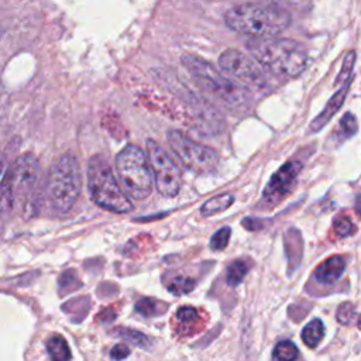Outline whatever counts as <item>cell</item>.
<instances>
[{"label":"cell","instance_id":"6da1fadb","mask_svg":"<svg viewBox=\"0 0 361 361\" xmlns=\"http://www.w3.org/2000/svg\"><path fill=\"white\" fill-rule=\"evenodd\" d=\"M196 85L209 97L233 115H247L253 109L250 91L227 78L206 60L185 54L180 58Z\"/></svg>","mask_w":361,"mask_h":361},{"label":"cell","instance_id":"7a4b0ae2","mask_svg":"<svg viewBox=\"0 0 361 361\" xmlns=\"http://www.w3.org/2000/svg\"><path fill=\"white\" fill-rule=\"evenodd\" d=\"M247 48L267 72L283 80L299 76L307 67V53L302 44L287 38H254Z\"/></svg>","mask_w":361,"mask_h":361},{"label":"cell","instance_id":"3957f363","mask_svg":"<svg viewBox=\"0 0 361 361\" xmlns=\"http://www.w3.org/2000/svg\"><path fill=\"white\" fill-rule=\"evenodd\" d=\"M291 14L271 3H247L230 9L224 14V23L236 33L253 38L275 37L291 25Z\"/></svg>","mask_w":361,"mask_h":361},{"label":"cell","instance_id":"277c9868","mask_svg":"<svg viewBox=\"0 0 361 361\" xmlns=\"http://www.w3.org/2000/svg\"><path fill=\"white\" fill-rule=\"evenodd\" d=\"M82 188L81 165L75 154L67 152L51 165L45 192L51 206L58 213L69 212L78 200Z\"/></svg>","mask_w":361,"mask_h":361},{"label":"cell","instance_id":"5b68a950","mask_svg":"<svg viewBox=\"0 0 361 361\" xmlns=\"http://www.w3.org/2000/svg\"><path fill=\"white\" fill-rule=\"evenodd\" d=\"M88 188L93 202L113 213L133 211V203L120 188L117 179L102 156H93L88 163Z\"/></svg>","mask_w":361,"mask_h":361},{"label":"cell","instance_id":"8992f818","mask_svg":"<svg viewBox=\"0 0 361 361\" xmlns=\"http://www.w3.org/2000/svg\"><path fill=\"white\" fill-rule=\"evenodd\" d=\"M116 171L124 192L137 200L145 199L152 189L148 160L137 145L124 147L116 157Z\"/></svg>","mask_w":361,"mask_h":361},{"label":"cell","instance_id":"52a82bcc","mask_svg":"<svg viewBox=\"0 0 361 361\" xmlns=\"http://www.w3.org/2000/svg\"><path fill=\"white\" fill-rule=\"evenodd\" d=\"M220 69L247 91L266 92L270 82L264 68L239 49H226L219 57Z\"/></svg>","mask_w":361,"mask_h":361},{"label":"cell","instance_id":"ba28073f","mask_svg":"<svg viewBox=\"0 0 361 361\" xmlns=\"http://www.w3.org/2000/svg\"><path fill=\"white\" fill-rule=\"evenodd\" d=\"M167 139L175 156L189 171L195 174H209L216 170L219 154L213 148L196 143L179 130H170Z\"/></svg>","mask_w":361,"mask_h":361},{"label":"cell","instance_id":"9c48e42d","mask_svg":"<svg viewBox=\"0 0 361 361\" xmlns=\"http://www.w3.org/2000/svg\"><path fill=\"white\" fill-rule=\"evenodd\" d=\"M148 160L154 172L157 191L165 198H174L183 187V175L167 154V151L154 140L147 141Z\"/></svg>","mask_w":361,"mask_h":361},{"label":"cell","instance_id":"30bf717a","mask_svg":"<svg viewBox=\"0 0 361 361\" xmlns=\"http://www.w3.org/2000/svg\"><path fill=\"white\" fill-rule=\"evenodd\" d=\"M40 163L32 152L23 154L13 163L8 175L10 178L16 200L29 198L36 191L40 180Z\"/></svg>","mask_w":361,"mask_h":361},{"label":"cell","instance_id":"8fae6325","mask_svg":"<svg viewBox=\"0 0 361 361\" xmlns=\"http://www.w3.org/2000/svg\"><path fill=\"white\" fill-rule=\"evenodd\" d=\"M302 167V163L296 160L283 164L271 176L268 185L266 187L263 192V203H267V206H274L288 196L296 184Z\"/></svg>","mask_w":361,"mask_h":361},{"label":"cell","instance_id":"7c38bea8","mask_svg":"<svg viewBox=\"0 0 361 361\" xmlns=\"http://www.w3.org/2000/svg\"><path fill=\"white\" fill-rule=\"evenodd\" d=\"M349 88H350V82L345 84L336 93H334V95L330 97V100L327 102V105L325 106V109L322 110V113L312 120L311 127H309V128H311L312 133L321 132L326 124H329V121L333 119V116L340 110V108L343 106V103H345V99H346V96H347Z\"/></svg>","mask_w":361,"mask_h":361},{"label":"cell","instance_id":"4fadbf2b","mask_svg":"<svg viewBox=\"0 0 361 361\" xmlns=\"http://www.w3.org/2000/svg\"><path fill=\"white\" fill-rule=\"evenodd\" d=\"M346 270V260L342 255H333L325 260L315 271V278L321 283L336 282Z\"/></svg>","mask_w":361,"mask_h":361},{"label":"cell","instance_id":"5bb4252c","mask_svg":"<svg viewBox=\"0 0 361 361\" xmlns=\"http://www.w3.org/2000/svg\"><path fill=\"white\" fill-rule=\"evenodd\" d=\"M235 202V196L231 195L230 192L213 196L212 199L206 200L203 203V206L200 208V213L203 216H213L219 212H224L226 209H229L231 205Z\"/></svg>","mask_w":361,"mask_h":361},{"label":"cell","instance_id":"9a60e30c","mask_svg":"<svg viewBox=\"0 0 361 361\" xmlns=\"http://www.w3.org/2000/svg\"><path fill=\"white\" fill-rule=\"evenodd\" d=\"M14 203H16L14 191L10 183V178L6 172L3 179L0 180V218L9 216L13 211Z\"/></svg>","mask_w":361,"mask_h":361},{"label":"cell","instance_id":"2e32d148","mask_svg":"<svg viewBox=\"0 0 361 361\" xmlns=\"http://www.w3.org/2000/svg\"><path fill=\"white\" fill-rule=\"evenodd\" d=\"M47 353L49 358H53L56 361H67L72 357L67 340L62 336H60V334H54V336H51L48 339Z\"/></svg>","mask_w":361,"mask_h":361},{"label":"cell","instance_id":"e0dca14e","mask_svg":"<svg viewBox=\"0 0 361 361\" xmlns=\"http://www.w3.org/2000/svg\"><path fill=\"white\" fill-rule=\"evenodd\" d=\"M323 336H325V326L319 319H315L311 323H307L302 330V340L311 349H316L322 342Z\"/></svg>","mask_w":361,"mask_h":361},{"label":"cell","instance_id":"ac0fdd59","mask_svg":"<svg viewBox=\"0 0 361 361\" xmlns=\"http://www.w3.org/2000/svg\"><path fill=\"white\" fill-rule=\"evenodd\" d=\"M113 334H116V336L120 338V339H124L128 343L135 345L136 347H140V349H144V350H148L152 346L148 336H145L144 333H141L139 330H135V329L119 327L117 330L113 331Z\"/></svg>","mask_w":361,"mask_h":361},{"label":"cell","instance_id":"d6986e66","mask_svg":"<svg viewBox=\"0 0 361 361\" xmlns=\"http://www.w3.org/2000/svg\"><path fill=\"white\" fill-rule=\"evenodd\" d=\"M250 271V263L246 260H236L227 268L226 281L230 287H237L243 282L246 275Z\"/></svg>","mask_w":361,"mask_h":361},{"label":"cell","instance_id":"ffe728a7","mask_svg":"<svg viewBox=\"0 0 361 361\" xmlns=\"http://www.w3.org/2000/svg\"><path fill=\"white\" fill-rule=\"evenodd\" d=\"M168 305L165 302H160L157 299H151V298H143L136 303V311L141 314L143 316H159L167 312Z\"/></svg>","mask_w":361,"mask_h":361},{"label":"cell","instance_id":"44dd1931","mask_svg":"<svg viewBox=\"0 0 361 361\" xmlns=\"http://www.w3.org/2000/svg\"><path fill=\"white\" fill-rule=\"evenodd\" d=\"M272 358L274 360H283V361H292V360L298 358V349L290 340L279 342L272 351Z\"/></svg>","mask_w":361,"mask_h":361},{"label":"cell","instance_id":"7402d4cb","mask_svg":"<svg viewBox=\"0 0 361 361\" xmlns=\"http://www.w3.org/2000/svg\"><path fill=\"white\" fill-rule=\"evenodd\" d=\"M196 287V281L189 277H176L168 287V291L174 292L175 295H185L194 291Z\"/></svg>","mask_w":361,"mask_h":361},{"label":"cell","instance_id":"603a6c76","mask_svg":"<svg viewBox=\"0 0 361 361\" xmlns=\"http://www.w3.org/2000/svg\"><path fill=\"white\" fill-rule=\"evenodd\" d=\"M357 121H356V117L349 112L346 113L342 120H340V124H339V130H338V137L340 140H347L350 139L351 136L356 135L357 132Z\"/></svg>","mask_w":361,"mask_h":361},{"label":"cell","instance_id":"cb8c5ba5","mask_svg":"<svg viewBox=\"0 0 361 361\" xmlns=\"http://www.w3.org/2000/svg\"><path fill=\"white\" fill-rule=\"evenodd\" d=\"M354 64H356V51H349V53L345 57V61H343V65H342V71H340V73L338 76L336 84L345 85L347 82H351V73H353Z\"/></svg>","mask_w":361,"mask_h":361},{"label":"cell","instance_id":"d4e9b609","mask_svg":"<svg viewBox=\"0 0 361 361\" xmlns=\"http://www.w3.org/2000/svg\"><path fill=\"white\" fill-rule=\"evenodd\" d=\"M230 235H231V230L230 227H222L220 230H218L216 233L213 235L212 240H211V247L215 251H222L227 247L229 240H230Z\"/></svg>","mask_w":361,"mask_h":361},{"label":"cell","instance_id":"484cf974","mask_svg":"<svg viewBox=\"0 0 361 361\" xmlns=\"http://www.w3.org/2000/svg\"><path fill=\"white\" fill-rule=\"evenodd\" d=\"M333 227H334V231H336V235H339L340 237H347L354 231V226L351 220L346 216H340L334 220Z\"/></svg>","mask_w":361,"mask_h":361},{"label":"cell","instance_id":"4316f807","mask_svg":"<svg viewBox=\"0 0 361 361\" xmlns=\"http://www.w3.org/2000/svg\"><path fill=\"white\" fill-rule=\"evenodd\" d=\"M356 309L350 302H345L338 309V321L342 325H350L354 321Z\"/></svg>","mask_w":361,"mask_h":361},{"label":"cell","instance_id":"83f0119b","mask_svg":"<svg viewBox=\"0 0 361 361\" xmlns=\"http://www.w3.org/2000/svg\"><path fill=\"white\" fill-rule=\"evenodd\" d=\"M176 319L184 323V325H189L192 322L198 321V311L192 306H184V307H179L178 312H176Z\"/></svg>","mask_w":361,"mask_h":361},{"label":"cell","instance_id":"f1b7e54d","mask_svg":"<svg viewBox=\"0 0 361 361\" xmlns=\"http://www.w3.org/2000/svg\"><path fill=\"white\" fill-rule=\"evenodd\" d=\"M128 356H130V350H128L126 345H116L110 351V357L113 360H124Z\"/></svg>","mask_w":361,"mask_h":361},{"label":"cell","instance_id":"f546056e","mask_svg":"<svg viewBox=\"0 0 361 361\" xmlns=\"http://www.w3.org/2000/svg\"><path fill=\"white\" fill-rule=\"evenodd\" d=\"M5 174H6V160L2 154H0V180L3 179Z\"/></svg>","mask_w":361,"mask_h":361},{"label":"cell","instance_id":"4dcf8cb0","mask_svg":"<svg viewBox=\"0 0 361 361\" xmlns=\"http://www.w3.org/2000/svg\"><path fill=\"white\" fill-rule=\"evenodd\" d=\"M356 208H357L358 213L361 215V195L357 198V205H356Z\"/></svg>","mask_w":361,"mask_h":361},{"label":"cell","instance_id":"1f68e13d","mask_svg":"<svg viewBox=\"0 0 361 361\" xmlns=\"http://www.w3.org/2000/svg\"><path fill=\"white\" fill-rule=\"evenodd\" d=\"M357 325H358V327H360V329H361V316H360V318H358V321H357Z\"/></svg>","mask_w":361,"mask_h":361}]
</instances>
